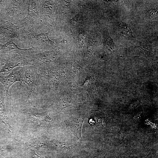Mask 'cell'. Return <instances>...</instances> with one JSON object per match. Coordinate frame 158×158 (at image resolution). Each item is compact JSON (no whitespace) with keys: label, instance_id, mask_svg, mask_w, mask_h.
Instances as JSON below:
<instances>
[{"label":"cell","instance_id":"obj_11","mask_svg":"<svg viewBox=\"0 0 158 158\" xmlns=\"http://www.w3.org/2000/svg\"><path fill=\"white\" fill-rule=\"evenodd\" d=\"M31 120L37 122L41 126H47L53 123L54 120L50 117L47 111L41 113H30L22 112Z\"/></svg>","mask_w":158,"mask_h":158},{"label":"cell","instance_id":"obj_7","mask_svg":"<svg viewBox=\"0 0 158 158\" xmlns=\"http://www.w3.org/2000/svg\"><path fill=\"white\" fill-rule=\"evenodd\" d=\"M25 71V68L23 66L19 70L14 71H12L7 75H0V82L4 87L7 101L9 105L11 107V99L9 93V89L10 87L16 82L20 81L26 84Z\"/></svg>","mask_w":158,"mask_h":158},{"label":"cell","instance_id":"obj_2","mask_svg":"<svg viewBox=\"0 0 158 158\" xmlns=\"http://www.w3.org/2000/svg\"><path fill=\"white\" fill-rule=\"evenodd\" d=\"M49 31L46 33H38L35 30L20 29L18 38L29 42L32 47L39 50L54 46L55 43L49 39Z\"/></svg>","mask_w":158,"mask_h":158},{"label":"cell","instance_id":"obj_20","mask_svg":"<svg viewBox=\"0 0 158 158\" xmlns=\"http://www.w3.org/2000/svg\"><path fill=\"white\" fill-rule=\"evenodd\" d=\"M70 66L72 71L77 74L79 73L81 71L82 68L75 63H71Z\"/></svg>","mask_w":158,"mask_h":158},{"label":"cell","instance_id":"obj_1","mask_svg":"<svg viewBox=\"0 0 158 158\" xmlns=\"http://www.w3.org/2000/svg\"><path fill=\"white\" fill-rule=\"evenodd\" d=\"M25 77L29 90L25 101L27 104H37L38 92L41 77L36 68L32 65L24 66Z\"/></svg>","mask_w":158,"mask_h":158},{"label":"cell","instance_id":"obj_6","mask_svg":"<svg viewBox=\"0 0 158 158\" xmlns=\"http://www.w3.org/2000/svg\"><path fill=\"white\" fill-rule=\"evenodd\" d=\"M41 77L45 78L48 83L49 90L52 92L57 91L59 83L65 78L64 71H53L47 68H42L40 64L35 67Z\"/></svg>","mask_w":158,"mask_h":158},{"label":"cell","instance_id":"obj_5","mask_svg":"<svg viewBox=\"0 0 158 158\" xmlns=\"http://www.w3.org/2000/svg\"><path fill=\"white\" fill-rule=\"evenodd\" d=\"M29 0H8L2 20L13 22L19 20L25 11H28Z\"/></svg>","mask_w":158,"mask_h":158},{"label":"cell","instance_id":"obj_3","mask_svg":"<svg viewBox=\"0 0 158 158\" xmlns=\"http://www.w3.org/2000/svg\"><path fill=\"white\" fill-rule=\"evenodd\" d=\"M4 55L6 63L0 70V75H8L16 67L28 65L35 66L36 63V61L29 55L20 54Z\"/></svg>","mask_w":158,"mask_h":158},{"label":"cell","instance_id":"obj_21","mask_svg":"<svg viewBox=\"0 0 158 158\" xmlns=\"http://www.w3.org/2000/svg\"><path fill=\"white\" fill-rule=\"evenodd\" d=\"M30 155L33 158H45L36 151L29 149Z\"/></svg>","mask_w":158,"mask_h":158},{"label":"cell","instance_id":"obj_9","mask_svg":"<svg viewBox=\"0 0 158 158\" xmlns=\"http://www.w3.org/2000/svg\"><path fill=\"white\" fill-rule=\"evenodd\" d=\"M39 50L32 47L23 49L19 47L14 42L13 39L6 43L0 44V54H20L28 55L38 53Z\"/></svg>","mask_w":158,"mask_h":158},{"label":"cell","instance_id":"obj_12","mask_svg":"<svg viewBox=\"0 0 158 158\" xmlns=\"http://www.w3.org/2000/svg\"><path fill=\"white\" fill-rule=\"evenodd\" d=\"M0 126L9 132L12 130L5 108L4 95L3 91L0 90Z\"/></svg>","mask_w":158,"mask_h":158},{"label":"cell","instance_id":"obj_13","mask_svg":"<svg viewBox=\"0 0 158 158\" xmlns=\"http://www.w3.org/2000/svg\"><path fill=\"white\" fill-rule=\"evenodd\" d=\"M85 118L84 116H80L67 121V123L72 133L80 139H81V127Z\"/></svg>","mask_w":158,"mask_h":158},{"label":"cell","instance_id":"obj_19","mask_svg":"<svg viewBox=\"0 0 158 158\" xmlns=\"http://www.w3.org/2000/svg\"><path fill=\"white\" fill-rule=\"evenodd\" d=\"M147 14L150 19H156L157 18L158 11L154 9H150L147 11Z\"/></svg>","mask_w":158,"mask_h":158},{"label":"cell","instance_id":"obj_10","mask_svg":"<svg viewBox=\"0 0 158 158\" xmlns=\"http://www.w3.org/2000/svg\"><path fill=\"white\" fill-rule=\"evenodd\" d=\"M57 50L47 51L28 55L32 58L41 63L53 65L58 62V54Z\"/></svg>","mask_w":158,"mask_h":158},{"label":"cell","instance_id":"obj_18","mask_svg":"<svg viewBox=\"0 0 158 158\" xmlns=\"http://www.w3.org/2000/svg\"><path fill=\"white\" fill-rule=\"evenodd\" d=\"M8 0H0V21L2 20L3 16Z\"/></svg>","mask_w":158,"mask_h":158},{"label":"cell","instance_id":"obj_23","mask_svg":"<svg viewBox=\"0 0 158 158\" xmlns=\"http://www.w3.org/2000/svg\"><path fill=\"white\" fill-rule=\"evenodd\" d=\"M6 63V61L4 55L0 54V70Z\"/></svg>","mask_w":158,"mask_h":158},{"label":"cell","instance_id":"obj_8","mask_svg":"<svg viewBox=\"0 0 158 158\" xmlns=\"http://www.w3.org/2000/svg\"><path fill=\"white\" fill-rule=\"evenodd\" d=\"M20 29L14 23L8 20L0 21V43L4 44L8 41L18 38Z\"/></svg>","mask_w":158,"mask_h":158},{"label":"cell","instance_id":"obj_16","mask_svg":"<svg viewBox=\"0 0 158 158\" xmlns=\"http://www.w3.org/2000/svg\"><path fill=\"white\" fill-rule=\"evenodd\" d=\"M118 26L120 33L122 35L127 38L133 37L131 30L126 24L123 22L119 21L118 22Z\"/></svg>","mask_w":158,"mask_h":158},{"label":"cell","instance_id":"obj_4","mask_svg":"<svg viewBox=\"0 0 158 158\" xmlns=\"http://www.w3.org/2000/svg\"><path fill=\"white\" fill-rule=\"evenodd\" d=\"M16 22L15 25L20 29H36L37 25L41 21L36 0H29L27 15Z\"/></svg>","mask_w":158,"mask_h":158},{"label":"cell","instance_id":"obj_15","mask_svg":"<svg viewBox=\"0 0 158 158\" xmlns=\"http://www.w3.org/2000/svg\"><path fill=\"white\" fill-rule=\"evenodd\" d=\"M28 145L37 149L41 148L48 146L47 139L44 137H40L32 139Z\"/></svg>","mask_w":158,"mask_h":158},{"label":"cell","instance_id":"obj_24","mask_svg":"<svg viewBox=\"0 0 158 158\" xmlns=\"http://www.w3.org/2000/svg\"><path fill=\"white\" fill-rule=\"evenodd\" d=\"M5 149L4 147H0V156L5 152Z\"/></svg>","mask_w":158,"mask_h":158},{"label":"cell","instance_id":"obj_22","mask_svg":"<svg viewBox=\"0 0 158 158\" xmlns=\"http://www.w3.org/2000/svg\"><path fill=\"white\" fill-rule=\"evenodd\" d=\"M86 40V35L84 33H81L79 35V40L81 44H84Z\"/></svg>","mask_w":158,"mask_h":158},{"label":"cell","instance_id":"obj_17","mask_svg":"<svg viewBox=\"0 0 158 158\" xmlns=\"http://www.w3.org/2000/svg\"><path fill=\"white\" fill-rule=\"evenodd\" d=\"M83 22V18L80 15L76 16L71 20L72 24L75 26H82Z\"/></svg>","mask_w":158,"mask_h":158},{"label":"cell","instance_id":"obj_14","mask_svg":"<svg viewBox=\"0 0 158 158\" xmlns=\"http://www.w3.org/2000/svg\"><path fill=\"white\" fill-rule=\"evenodd\" d=\"M103 44L104 47L110 51L114 49L116 46L108 32L106 30L103 33Z\"/></svg>","mask_w":158,"mask_h":158}]
</instances>
